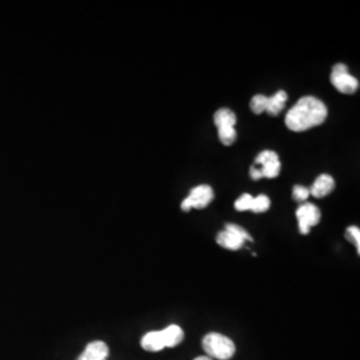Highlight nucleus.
Wrapping results in <instances>:
<instances>
[{"instance_id":"19","label":"nucleus","mask_w":360,"mask_h":360,"mask_svg":"<svg viewBox=\"0 0 360 360\" xmlns=\"http://www.w3.org/2000/svg\"><path fill=\"white\" fill-rule=\"evenodd\" d=\"M292 196L296 202H306L309 199V190L303 186H295L292 190Z\"/></svg>"},{"instance_id":"6","label":"nucleus","mask_w":360,"mask_h":360,"mask_svg":"<svg viewBox=\"0 0 360 360\" xmlns=\"http://www.w3.org/2000/svg\"><path fill=\"white\" fill-rule=\"evenodd\" d=\"M296 218L299 224V232L302 235H307L311 227L316 226L321 221L322 214H321V210L315 205L303 203L296 211Z\"/></svg>"},{"instance_id":"17","label":"nucleus","mask_w":360,"mask_h":360,"mask_svg":"<svg viewBox=\"0 0 360 360\" xmlns=\"http://www.w3.org/2000/svg\"><path fill=\"white\" fill-rule=\"evenodd\" d=\"M345 236L347 238L348 240L354 245H356V250L358 252L360 251V231L358 227L352 226V227H348L347 231L345 233Z\"/></svg>"},{"instance_id":"2","label":"nucleus","mask_w":360,"mask_h":360,"mask_svg":"<svg viewBox=\"0 0 360 360\" xmlns=\"http://www.w3.org/2000/svg\"><path fill=\"white\" fill-rule=\"evenodd\" d=\"M203 349L210 359L229 360L235 355V343L224 335L211 333L203 338Z\"/></svg>"},{"instance_id":"10","label":"nucleus","mask_w":360,"mask_h":360,"mask_svg":"<svg viewBox=\"0 0 360 360\" xmlns=\"http://www.w3.org/2000/svg\"><path fill=\"white\" fill-rule=\"evenodd\" d=\"M287 94L285 91H278L275 95H272L269 98L267 102V110L266 112H269L270 115L276 116L281 114V111L283 110L285 102H287Z\"/></svg>"},{"instance_id":"1","label":"nucleus","mask_w":360,"mask_h":360,"mask_svg":"<svg viewBox=\"0 0 360 360\" xmlns=\"http://www.w3.org/2000/svg\"><path fill=\"white\" fill-rule=\"evenodd\" d=\"M327 117V107L314 96H304L287 112L285 126L294 132H302L324 123Z\"/></svg>"},{"instance_id":"16","label":"nucleus","mask_w":360,"mask_h":360,"mask_svg":"<svg viewBox=\"0 0 360 360\" xmlns=\"http://www.w3.org/2000/svg\"><path fill=\"white\" fill-rule=\"evenodd\" d=\"M254 196L250 193H243L236 202H235V210L236 211H251Z\"/></svg>"},{"instance_id":"18","label":"nucleus","mask_w":360,"mask_h":360,"mask_svg":"<svg viewBox=\"0 0 360 360\" xmlns=\"http://www.w3.org/2000/svg\"><path fill=\"white\" fill-rule=\"evenodd\" d=\"M276 158H279V156H278V154H276L275 151H270V150L263 151V153H260V154L257 155L254 166H257H257H262V165L270 162L272 159H276Z\"/></svg>"},{"instance_id":"4","label":"nucleus","mask_w":360,"mask_h":360,"mask_svg":"<svg viewBox=\"0 0 360 360\" xmlns=\"http://www.w3.org/2000/svg\"><path fill=\"white\" fill-rule=\"evenodd\" d=\"M330 79L335 89L342 94H355L359 89L358 79L348 72L347 65L343 63H338L333 67Z\"/></svg>"},{"instance_id":"12","label":"nucleus","mask_w":360,"mask_h":360,"mask_svg":"<svg viewBox=\"0 0 360 360\" xmlns=\"http://www.w3.org/2000/svg\"><path fill=\"white\" fill-rule=\"evenodd\" d=\"M281 169H282V166H281L279 158L272 159L270 162H267V163H264V165L260 166L262 176H263V178H267V179L276 178V176L281 174Z\"/></svg>"},{"instance_id":"14","label":"nucleus","mask_w":360,"mask_h":360,"mask_svg":"<svg viewBox=\"0 0 360 360\" xmlns=\"http://www.w3.org/2000/svg\"><path fill=\"white\" fill-rule=\"evenodd\" d=\"M267 102H269V96L259 94V95H255V96L251 99L250 107H251V110H252L254 114L259 115V114H262V112H264V111L267 110Z\"/></svg>"},{"instance_id":"20","label":"nucleus","mask_w":360,"mask_h":360,"mask_svg":"<svg viewBox=\"0 0 360 360\" xmlns=\"http://www.w3.org/2000/svg\"><path fill=\"white\" fill-rule=\"evenodd\" d=\"M250 175H251V178L254 180H259L263 178L260 168L257 167V166H252V167L250 168Z\"/></svg>"},{"instance_id":"3","label":"nucleus","mask_w":360,"mask_h":360,"mask_svg":"<svg viewBox=\"0 0 360 360\" xmlns=\"http://www.w3.org/2000/svg\"><path fill=\"white\" fill-rule=\"evenodd\" d=\"M245 240H252L251 235L240 226L232 224V223L226 224V229L223 231L219 232L218 236H217V242L219 245H221L223 248H227V250H232V251L242 248Z\"/></svg>"},{"instance_id":"7","label":"nucleus","mask_w":360,"mask_h":360,"mask_svg":"<svg viewBox=\"0 0 360 360\" xmlns=\"http://www.w3.org/2000/svg\"><path fill=\"white\" fill-rule=\"evenodd\" d=\"M335 180L331 175L323 174L319 175L318 179L314 181V184L309 188V195L314 198H324L334 191Z\"/></svg>"},{"instance_id":"15","label":"nucleus","mask_w":360,"mask_h":360,"mask_svg":"<svg viewBox=\"0 0 360 360\" xmlns=\"http://www.w3.org/2000/svg\"><path fill=\"white\" fill-rule=\"evenodd\" d=\"M219 139L224 146H231L236 141V131L235 127H223L219 129Z\"/></svg>"},{"instance_id":"11","label":"nucleus","mask_w":360,"mask_h":360,"mask_svg":"<svg viewBox=\"0 0 360 360\" xmlns=\"http://www.w3.org/2000/svg\"><path fill=\"white\" fill-rule=\"evenodd\" d=\"M214 123L218 129L223 127H235L236 115L229 108H220L214 115Z\"/></svg>"},{"instance_id":"9","label":"nucleus","mask_w":360,"mask_h":360,"mask_svg":"<svg viewBox=\"0 0 360 360\" xmlns=\"http://www.w3.org/2000/svg\"><path fill=\"white\" fill-rule=\"evenodd\" d=\"M141 345L148 352H158V351H162L163 348L167 347L163 330L162 331H151V333L144 335Z\"/></svg>"},{"instance_id":"8","label":"nucleus","mask_w":360,"mask_h":360,"mask_svg":"<svg viewBox=\"0 0 360 360\" xmlns=\"http://www.w3.org/2000/svg\"><path fill=\"white\" fill-rule=\"evenodd\" d=\"M108 346L102 340H96L86 347L77 360H105L108 358Z\"/></svg>"},{"instance_id":"5","label":"nucleus","mask_w":360,"mask_h":360,"mask_svg":"<svg viewBox=\"0 0 360 360\" xmlns=\"http://www.w3.org/2000/svg\"><path fill=\"white\" fill-rule=\"evenodd\" d=\"M214 199V191L210 186L202 184L198 187H193L190 195L181 202V210L190 211L191 208L202 210L206 208Z\"/></svg>"},{"instance_id":"21","label":"nucleus","mask_w":360,"mask_h":360,"mask_svg":"<svg viewBox=\"0 0 360 360\" xmlns=\"http://www.w3.org/2000/svg\"><path fill=\"white\" fill-rule=\"evenodd\" d=\"M193 360H212V359H210V358H208V356H198V358H196V359H193Z\"/></svg>"},{"instance_id":"13","label":"nucleus","mask_w":360,"mask_h":360,"mask_svg":"<svg viewBox=\"0 0 360 360\" xmlns=\"http://www.w3.org/2000/svg\"><path fill=\"white\" fill-rule=\"evenodd\" d=\"M271 207L270 198L267 195H259L255 196L252 200V206H251V211L255 214H262L269 211Z\"/></svg>"}]
</instances>
